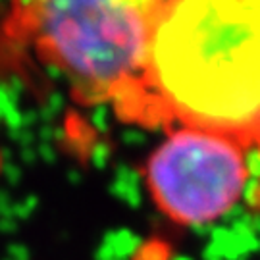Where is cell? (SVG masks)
Wrapping results in <instances>:
<instances>
[{"instance_id":"2","label":"cell","mask_w":260,"mask_h":260,"mask_svg":"<svg viewBox=\"0 0 260 260\" xmlns=\"http://www.w3.org/2000/svg\"><path fill=\"white\" fill-rule=\"evenodd\" d=\"M168 0H10L2 33L66 79L81 104L120 103Z\"/></svg>"},{"instance_id":"1","label":"cell","mask_w":260,"mask_h":260,"mask_svg":"<svg viewBox=\"0 0 260 260\" xmlns=\"http://www.w3.org/2000/svg\"><path fill=\"white\" fill-rule=\"evenodd\" d=\"M123 120L260 141V0H168Z\"/></svg>"},{"instance_id":"3","label":"cell","mask_w":260,"mask_h":260,"mask_svg":"<svg viewBox=\"0 0 260 260\" xmlns=\"http://www.w3.org/2000/svg\"><path fill=\"white\" fill-rule=\"evenodd\" d=\"M247 147L239 139L214 131H170L145 166L152 203L181 225L220 220L235 208L249 181Z\"/></svg>"}]
</instances>
